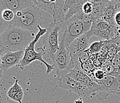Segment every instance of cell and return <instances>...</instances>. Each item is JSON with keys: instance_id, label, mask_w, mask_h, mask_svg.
<instances>
[{"instance_id": "6da1fadb", "label": "cell", "mask_w": 120, "mask_h": 103, "mask_svg": "<svg viewBox=\"0 0 120 103\" xmlns=\"http://www.w3.org/2000/svg\"><path fill=\"white\" fill-rule=\"evenodd\" d=\"M34 36V33L10 25L0 38V49L5 52L24 51Z\"/></svg>"}, {"instance_id": "7a4b0ae2", "label": "cell", "mask_w": 120, "mask_h": 103, "mask_svg": "<svg viewBox=\"0 0 120 103\" xmlns=\"http://www.w3.org/2000/svg\"><path fill=\"white\" fill-rule=\"evenodd\" d=\"M38 32L36 34L34 39L32 40V42H30V44L26 48H25L24 50L25 53H24L23 57L20 62V67L23 69L25 67L32 63L33 61L37 60L42 62L46 66V73L47 74H49L54 70V67L53 65L50 64L43 59V56L45 54V50L43 48H38L37 49V51L35 50L36 43L38 41L41 36L45 35V33H47V28H42L41 26H38Z\"/></svg>"}, {"instance_id": "3957f363", "label": "cell", "mask_w": 120, "mask_h": 103, "mask_svg": "<svg viewBox=\"0 0 120 103\" xmlns=\"http://www.w3.org/2000/svg\"><path fill=\"white\" fill-rule=\"evenodd\" d=\"M42 16V11L34 5L22 11L21 16L19 17H15L13 20L10 23L35 34L38 32V26H41L43 23Z\"/></svg>"}, {"instance_id": "277c9868", "label": "cell", "mask_w": 120, "mask_h": 103, "mask_svg": "<svg viewBox=\"0 0 120 103\" xmlns=\"http://www.w3.org/2000/svg\"><path fill=\"white\" fill-rule=\"evenodd\" d=\"M92 22L82 20L65 21L62 23L60 40L64 42L67 46L79 36L84 35L91 29Z\"/></svg>"}, {"instance_id": "5b68a950", "label": "cell", "mask_w": 120, "mask_h": 103, "mask_svg": "<svg viewBox=\"0 0 120 103\" xmlns=\"http://www.w3.org/2000/svg\"><path fill=\"white\" fill-rule=\"evenodd\" d=\"M62 24L52 22L47 28V33L44 36V49L49 58L53 60L54 55L59 48V35Z\"/></svg>"}, {"instance_id": "8992f818", "label": "cell", "mask_w": 120, "mask_h": 103, "mask_svg": "<svg viewBox=\"0 0 120 103\" xmlns=\"http://www.w3.org/2000/svg\"><path fill=\"white\" fill-rule=\"evenodd\" d=\"M54 70L60 78L66 75L69 71V65L71 63L70 53L68 50V46H66L62 41H59V48L54 55L53 58Z\"/></svg>"}, {"instance_id": "52a82bcc", "label": "cell", "mask_w": 120, "mask_h": 103, "mask_svg": "<svg viewBox=\"0 0 120 103\" xmlns=\"http://www.w3.org/2000/svg\"><path fill=\"white\" fill-rule=\"evenodd\" d=\"M58 81L60 87L65 89L69 90L84 98H88V96L93 94L86 86L74 80L67 75V74L59 78Z\"/></svg>"}, {"instance_id": "ba28073f", "label": "cell", "mask_w": 120, "mask_h": 103, "mask_svg": "<svg viewBox=\"0 0 120 103\" xmlns=\"http://www.w3.org/2000/svg\"><path fill=\"white\" fill-rule=\"evenodd\" d=\"M67 75L75 81L79 82L81 84L84 85L90 90L93 94L98 92L102 91L98 83L91 79L90 77L81 70L77 69H71L67 73Z\"/></svg>"}, {"instance_id": "9c48e42d", "label": "cell", "mask_w": 120, "mask_h": 103, "mask_svg": "<svg viewBox=\"0 0 120 103\" xmlns=\"http://www.w3.org/2000/svg\"><path fill=\"white\" fill-rule=\"evenodd\" d=\"M102 91L106 92L105 98L111 94L120 96V77L106 75L102 81L96 82Z\"/></svg>"}, {"instance_id": "30bf717a", "label": "cell", "mask_w": 120, "mask_h": 103, "mask_svg": "<svg viewBox=\"0 0 120 103\" xmlns=\"http://www.w3.org/2000/svg\"><path fill=\"white\" fill-rule=\"evenodd\" d=\"M34 6L33 0H0V10L8 9L16 13Z\"/></svg>"}, {"instance_id": "8fae6325", "label": "cell", "mask_w": 120, "mask_h": 103, "mask_svg": "<svg viewBox=\"0 0 120 103\" xmlns=\"http://www.w3.org/2000/svg\"><path fill=\"white\" fill-rule=\"evenodd\" d=\"M24 53V51L5 52L1 58V63H0V69L3 71H6L10 68L17 64L22 60Z\"/></svg>"}, {"instance_id": "7c38bea8", "label": "cell", "mask_w": 120, "mask_h": 103, "mask_svg": "<svg viewBox=\"0 0 120 103\" xmlns=\"http://www.w3.org/2000/svg\"><path fill=\"white\" fill-rule=\"evenodd\" d=\"M119 11H120V1L109 0L102 19L108 21L112 25H115L114 17L116 13Z\"/></svg>"}, {"instance_id": "4fadbf2b", "label": "cell", "mask_w": 120, "mask_h": 103, "mask_svg": "<svg viewBox=\"0 0 120 103\" xmlns=\"http://www.w3.org/2000/svg\"><path fill=\"white\" fill-rule=\"evenodd\" d=\"M116 28V26H112L106 30H99L91 28L90 31L87 32L86 35L89 40L92 36H95L100 41H109L115 36Z\"/></svg>"}, {"instance_id": "5bb4252c", "label": "cell", "mask_w": 120, "mask_h": 103, "mask_svg": "<svg viewBox=\"0 0 120 103\" xmlns=\"http://www.w3.org/2000/svg\"><path fill=\"white\" fill-rule=\"evenodd\" d=\"M90 46V40L87 38L86 34L82 35L73 41L68 46L70 54L83 52L88 49Z\"/></svg>"}, {"instance_id": "9a60e30c", "label": "cell", "mask_w": 120, "mask_h": 103, "mask_svg": "<svg viewBox=\"0 0 120 103\" xmlns=\"http://www.w3.org/2000/svg\"><path fill=\"white\" fill-rule=\"evenodd\" d=\"M108 1L109 0H91L93 5V11L90 16L91 17L93 21L102 19V16Z\"/></svg>"}, {"instance_id": "2e32d148", "label": "cell", "mask_w": 120, "mask_h": 103, "mask_svg": "<svg viewBox=\"0 0 120 103\" xmlns=\"http://www.w3.org/2000/svg\"><path fill=\"white\" fill-rule=\"evenodd\" d=\"M65 1H54V14L53 16V21L56 23H63L66 21V14L63 11Z\"/></svg>"}, {"instance_id": "e0dca14e", "label": "cell", "mask_w": 120, "mask_h": 103, "mask_svg": "<svg viewBox=\"0 0 120 103\" xmlns=\"http://www.w3.org/2000/svg\"><path fill=\"white\" fill-rule=\"evenodd\" d=\"M35 6L41 11H45L52 15L54 14V1H42V0H33Z\"/></svg>"}, {"instance_id": "ac0fdd59", "label": "cell", "mask_w": 120, "mask_h": 103, "mask_svg": "<svg viewBox=\"0 0 120 103\" xmlns=\"http://www.w3.org/2000/svg\"><path fill=\"white\" fill-rule=\"evenodd\" d=\"M86 1L87 0H79V1L78 3L73 5L69 9L68 11L66 13V17H65L66 20H68V19L71 18L74 15L82 12V6H83L84 4L86 2Z\"/></svg>"}, {"instance_id": "d6986e66", "label": "cell", "mask_w": 120, "mask_h": 103, "mask_svg": "<svg viewBox=\"0 0 120 103\" xmlns=\"http://www.w3.org/2000/svg\"><path fill=\"white\" fill-rule=\"evenodd\" d=\"M106 44V41H96V42H94L92 44H90V46H89L87 51L90 54L91 57L92 56H96L97 54H98Z\"/></svg>"}, {"instance_id": "ffe728a7", "label": "cell", "mask_w": 120, "mask_h": 103, "mask_svg": "<svg viewBox=\"0 0 120 103\" xmlns=\"http://www.w3.org/2000/svg\"><path fill=\"white\" fill-rule=\"evenodd\" d=\"M106 45L107 49H108V57H107L106 62L112 63L114 57L120 51V47L114 44H107Z\"/></svg>"}, {"instance_id": "44dd1931", "label": "cell", "mask_w": 120, "mask_h": 103, "mask_svg": "<svg viewBox=\"0 0 120 103\" xmlns=\"http://www.w3.org/2000/svg\"><path fill=\"white\" fill-rule=\"evenodd\" d=\"M112 26L109 23L108 21H105V20L100 19V20H98L94 21L92 23L91 25V28H94L96 29H99V30H106V29H108L109 28H111Z\"/></svg>"}, {"instance_id": "7402d4cb", "label": "cell", "mask_w": 120, "mask_h": 103, "mask_svg": "<svg viewBox=\"0 0 120 103\" xmlns=\"http://www.w3.org/2000/svg\"><path fill=\"white\" fill-rule=\"evenodd\" d=\"M22 89V88L20 86V85L18 83V80L16 79L15 80V82L13 86H11L7 92V95L8 98L10 99H13V98L15 96V95L20 91V90Z\"/></svg>"}, {"instance_id": "603a6c76", "label": "cell", "mask_w": 120, "mask_h": 103, "mask_svg": "<svg viewBox=\"0 0 120 103\" xmlns=\"http://www.w3.org/2000/svg\"><path fill=\"white\" fill-rule=\"evenodd\" d=\"M1 16L3 20L7 22L10 23L13 20L15 17V13L13 11L8 9H5L2 11Z\"/></svg>"}, {"instance_id": "cb8c5ba5", "label": "cell", "mask_w": 120, "mask_h": 103, "mask_svg": "<svg viewBox=\"0 0 120 103\" xmlns=\"http://www.w3.org/2000/svg\"><path fill=\"white\" fill-rule=\"evenodd\" d=\"M106 76V75L102 69H96L92 73L91 78L95 82H98L103 79Z\"/></svg>"}, {"instance_id": "d4e9b609", "label": "cell", "mask_w": 120, "mask_h": 103, "mask_svg": "<svg viewBox=\"0 0 120 103\" xmlns=\"http://www.w3.org/2000/svg\"><path fill=\"white\" fill-rule=\"evenodd\" d=\"M93 11V5L91 0H87L82 6V13L87 16H90Z\"/></svg>"}, {"instance_id": "484cf974", "label": "cell", "mask_w": 120, "mask_h": 103, "mask_svg": "<svg viewBox=\"0 0 120 103\" xmlns=\"http://www.w3.org/2000/svg\"><path fill=\"white\" fill-rule=\"evenodd\" d=\"M79 1V0H65L64 3V7H63V11L65 14L68 11L69 9L74 4H77Z\"/></svg>"}, {"instance_id": "4316f807", "label": "cell", "mask_w": 120, "mask_h": 103, "mask_svg": "<svg viewBox=\"0 0 120 103\" xmlns=\"http://www.w3.org/2000/svg\"><path fill=\"white\" fill-rule=\"evenodd\" d=\"M105 73H106V75H112L113 72L115 70V69L113 67L112 64L110 63H105L104 64H103L102 67V69Z\"/></svg>"}, {"instance_id": "83f0119b", "label": "cell", "mask_w": 120, "mask_h": 103, "mask_svg": "<svg viewBox=\"0 0 120 103\" xmlns=\"http://www.w3.org/2000/svg\"><path fill=\"white\" fill-rule=\"evenodd\" d=\"M1 13L2 10H0V38L2 34L4 33V31L7 29V28H8L10 26V23L7 21H4V20L2 18L1 16Z\"/></svg>"}, {"instance_id": "f1b7e54d", "label": "cell", "mask_w": 120, "mask_h": 103, "mask_svg": "<svg viewBox=\"0 0 120 103\" xmlns=\"http://www.w3.org/2000/svg\"><path fill=\"white\" fill-rule=\"evenodd\" d=\"M96 57L98 59H107L108 57V49H107V45L106 44L102 48L98 54L96 55Z\"/></svg>"}, {"instance_id": "f546056e", "label": "cell", "mask_w": 120, "mask_h": 103, "mask_svg": "<svg viewBox=\"0 0 120 103\" xmlns=\"http://www.w3.org/2000/svg\"><path fill=\"white\" fill-rule=\"evenodd\" d=\"M111 64L115 70L120 69V51L115 56Z\"/></svg>"}, {"instance_id": "4dcf8cb0", "label": "cell", "mask_w": 120, "mask_h": 103, "mask_svg": "<svg viewBox=\"0 0 120 103\" xmlns=\"http://www.w3.org/2000/svg\"><path fill=\"white\" fill-rule=\"evenodd\" d=\"M23 95H24V92H23V90L21 89L20 91L13 98L12 100L14 101L18 102L19 103H22V99L23 98Z\"/></svg>"}, {"instance_id": "1f68e13d", "label": "cell", "mask_w": 120, "mask_h": 103, "mask_svg": "<svg viewBox=\"0 0 120 103\" xmlns=\"http://www.w3.org/2000/svg\"><path fill=\"white\" fill-rule=\"evenodd\" d=\"M0 103H8V96L7 94L0 91Z\"/></svg>"}, {"instance_id": "d6a6232c", "label": "cell", "mask_w": 120, "mask_h": 103, "mask_svg": "<svg viewBox=\"0 0 120 103\" xmlns=\"http://www.w3.org/2000/svg\"><path fill=\"white\" fill-rule=\"evenodd\" d=\"M114 22L115 25L118 27H120V11H118L114 17Z\"/></svg>"}, {"instance_id": "836d02e7", "label": "cell", "mask_w": 120, "mask_h": 103, "mask_svg": "<svg viewBox=\"0 0 120 103\" xmlns=\"http://www.w3.org/2000/svg\"><path fill=\"white\" fill-rule=\"evenodd\" d=\"M5 51L3 49H0V63H1V58L2 56L5 54Z\"/></svg>"}, {"instance_id": "e575fe53", "label": "cell", "mask_w": 120, "mask_h": 103, "mask_svg": "<svg viewBox=\"0 0 120 103\" xmlns=\"http://www.w3.org/2000/svg\"><path fill=\"white\" fill-rule=\"evenodd\" d=\"M84 103L83 99H82L81 98H80L78 99H76V100L75 101V103Z\"/></svg>"}, {"instance_id": "d590c367", "label": "cell", "mask_w": 120, "mask_h": 103, "mask_svg": "<svg viewBox=\"0 0 120 103\" xmlns=\"http://www.w3.org/2000/svg\"><path fill=\"white\" fill-rule=\"evenodd\" d=\"M3 70L2 69H0V79H1L2 76H3Z\"/></svg>"}]
</instances>
